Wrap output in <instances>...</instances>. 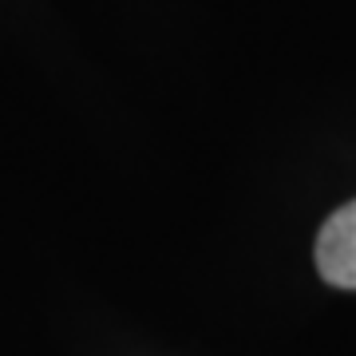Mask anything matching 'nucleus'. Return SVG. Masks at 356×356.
<instances>
[{"instance_id":"nucleus-1","label":"nucleus","mask_w":356,"mask_h":356,"mask_svg":"<svg viewBox=\"0 0 356 356\" xmlns=\"http://www.w3.org/2000/svg\"><path fill=\"white\" fill-rule=\"evenodd\" d=\"M317 269L337 289H356V202L341 206L317 238Z\"/></svg>"}]
</instances>
